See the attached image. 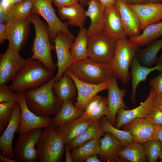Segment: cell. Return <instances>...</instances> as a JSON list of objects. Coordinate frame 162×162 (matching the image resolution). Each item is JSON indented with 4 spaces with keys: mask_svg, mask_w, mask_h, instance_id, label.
Returning a JSON list of instances; mask_svg holds the SVG:
<instances>
[{
    "mask_svg": "<svg viewBox=\"0 0 162 162\" xmlns=\"http://www.w3.org/2000/svg\"><path fill=\"white\" fill-rule=\"evenodd\" d=\"M84 111L76 107L73 100L64 101L59 110L52 118L51 124L55 127L61 125L80 118Z\"/></svg>",
    "mask_w": 162,
    "mask_h": 162,
    "instance_id": "obj_28",
    "label": "cell"
},
{
    "mask_svg": "<svg viewBox=\"0 0 162 162\" xmlns=\"http://www.w3.org/2000/svg\"><path fill=\"white\" fill-rule=\"evenodd\" d=\"M34 27L35 35L31 51L32 56L29 59L40 61L48 70L53 72L56 68L53 61L51 50H54L50 40L48 25L37 14L32 13L28 18Z\"/></svg>",
    "mask_w": 162,
    "mask_h": 162,
    "instance_id": "obj_3",
    "label": "cell"
},
{
    "mask_svg": "<svg viewBox=\"0 0 162 162\" xmlns=\"http://www.w3.org/2000/svg\"><path fill=\"white\" fill-rule=\"evenodd\" d=\"M58 13L61 20H67L69 26L80 28L84 27L87 17L86 11L79 3L58 8Z\"/></svg>",
    "mask_w": 162,
    "mask_h": 162,
    "instance_id": "obj_26",
    "label": "cell"
},
{
    "mask_svg": "<svg viewBox=\"0 0 162 162\" xmlns=\"http://www.w3.org/2000/svg\"><path fill=\"white\" fill-rule=\"evenodd\" d=\"M79 2V0H54L52 3L58 8L77 3Z\"/></svg>",
    "mask_w": 162,
    "mask_h": 162,
    "instance_id": "obj_44",
    "label": "cell"
},
{
    "mask_svg": "<svg viewBox=\"0 0 162 162\" xmlns=\"http://www.w3.org/2000/svg\"><path fill=\"white\" fill-rule=\"evenodd\" d=\"M16 102L0 103V134L5 130L12 116L15 104Z\"/></svg>",
    "mask_w": 162,
    "mask_h": 162,
    "instance_id": "obj_38",
    "label": "cell"
},
{
    "mask_svg": "<svg viewBox=\"0 0 162 162\" xmlns=\"http://www.w3.org/2000/svg\"><path fill=\"white\" fill-rule=\"evenodd\" d=\"M127 4L136 16L140 22L141 30L148 25L162 20L161 3Z\"/></svg>",
    "mask_w": 162,
    "mask_h": 162,
    "instance_id": "obj_16",
    "label": "cell"
},
{
    "mask_svg": "<svg viewBox=\"0 0 162 162\" xmlns=\"http://www.w3.org/2000/svg\"><path fill=\"white\" fill-rule=\"evenodd\" d=\"M53 88L55 94L63 101L73 100L77 94V88L74 81L65 73L58 81L54 82Z\"/></svg>",
    "mask_w": 162,
    "mask_h": 162,
    "instance_id": "obj_27",
    "label": "cell"
},
{
    "mask_svg": "<svg viewBox=\"0 0 162 162\" xmlns=\"http://www.w3.org/2000/svg\"><path fill=\"white\" fill-rule=\"evenodd\" d=\"M130 76L132 78L131 99L132 103L136 102V95L137 87L141 82H145L148 74L151 72L158 70L159 73L162 72V62L157 63L154 67H149L142 65L138 61L136 56L131 66Z\"/></svg>",
    "mask_w": 162,
    "mask_h": 162,
    "instance_id": "obj_24",
    "label": "cell"
},
{
    "mask_svg": "<svg viewBox=\"0 0 162 162\" xmlns=\"http://www.w3.org/2000/svg\"><path fill=\"white\" fill-rule=\"evenodd\" d=\"M154 139L162 143V126L156 128Z\"/></svg>",
    "mask_w": 162,
    "mask_h": 162,
    "instance_id": "obj_51",
    "label": "cell"
},
{
    "mask_svg": "<svg viewBox=\"0 0 162 162\" xmlns=\"http://www.w3.org/2000/svg\"><path fill=\"white\" fill-rule=\"evenodd\" d=\"M28 18L13 16L7 23V39L8 46L19 53L27 42L30 32V23Z\"/></svg>",
    "mask_w": 162,
    "mask_h": 162,
    "instance_id": "obj_10",
    "label": "cell"
},
{
    "mask_svg": "<svg viewBox=\"0 0 162 162\" xmlns=\"http://www.w3.org/2000/svg\"><path fill=\"white\" fill-rule=\"evenodd\" d=\"M20 105L18 102H16L15 104L11 119L0 138V149L2 154L14 160L12 142L14 135L17 132L20 126Z\"/></svg>",
    "mask_w": 162,
    "mask_h": 162,
    "instance_id": "obj_17",
    "label": "cell"
},
{
    "mask_svg": "<svg viewBox=\"0 0 162 162\" xmlns=\"http://www.w3.org/2000/svg\"><path fill=\"white\" fill-rule=\"evenodd\" d=\"M98 155H94L90 156L87 158L86 162H100V160L98 158Z\"/></svg>",
    "mask_w": 162,
    "mask_h": 162,
    "instance_id": "obj_53",
    "label": "cell"
},
{
    "mask_svg": "<svg viewBox=\"0 0 162 162\" xmlns=\"http://www.w3.org/2000/svg\"><path fill=\"white\" fill-rule=\"evenodd\" d=\"M33 13L41 16L46 21L49 27L50 40L53 44L57 34L61 32L69 35L74 40L76 37L71 33L68 28V21L62 22L56 14L52 5L54 0H32Z\"/></svg>",
    "mask_w": 162,
    "mask_h": 162,
    "instance_id": "obj_8",
    "label": "cell"
},
{
    "mask_svg": "<svg viewBox=\"0 0 162 162\" xmlns=\"http://www.w3.org/2000/svg\"><path fill=\"white\" fill-rule=\"evenodd\" d=\"M145 118L156 128L162 126V111L158 108L152 106Z\"/></svg>",
    "mask_w": 162,
    "mask_h": 162,
    "instance_id": "obj_39",
    "label": "cell"
},
{
    "mask_svg": "<svg viewBox=\"0 0 162 162\" xmlns=\"http://www.w3.org/2000/svg\"><path fill=\"white\" fill-rule=\"evenodd\" d=\"M162 62V55L158 57L157 58V63H160Z\"/></svg>",
    "mask_w": 162,
    "mask_h": 162,
    "instance_id": "obj_56",
    "label": "cell"
},
{
    "mask_svg": "<svg viewBox=\"0 0 162 162\" xmlns=\"http://www.w3.org/2000/svg\"><path fill=\"white\" fill-rule=\"evenodd\" d=\"M162 48V38L152 43L144 49H139L136 57L142 65L152 67L157 63V55Z\"/></svg>",
    "mask_w": 162,
    "mask_h": 162,
    "instance_id": "obj_30",
    "label": "cell"
},
{
    "mask_svg": "<svg viewBox=\"0 0 162 162\" xmlns=\"http://www.w3.org/2000/svg\"><path fill=\"white\" fill-rule=\"evenodd\" d=\"M23 0H0V7L9 10L14 4Z\"/></svg>",
    "mask_w": 162,
    "mask_h": 162,
    "instance_id": "obj_46",
    "label": "cell"
},
{
    "mask_svg": "<svg viewBox=\"0 0 162 162\" xmlns=\"http://www.w3.org/2000/svg\"><path fill=\"white\" fill-rule=\"evenodd\" d=\"M117 41L103 31L88 38V58L97 62L111 67Z\"/></svg>",
    "mask_w": 162,
    "mask_h": 162,
    "instance_id": "obj_7",
    "label": "cell"
},
{
    "mask_svg": "<svg viewBox=\"0 0 162 162\" xmlns=\"http://www.w3.org/2000/svg\"><path fill=\"white\" fill-rule=\"evenodd\" d=\"M88 9L86 15L91 20L87 29L88 38L95 36L103 31L105 20V7L98 0H87Z\"/></svg>",
    "mask_w": 162,
    "mask_h": 162,
    "instance_id": "obj_20",
    "label": "cell"
},
{
    "mask_svg": "<svg viewBox=\"0 0 162 162\" xmlns=\"http://www.w3.org/2000/svg\"><path fill=\"white\" fill-rule=\"evenodd\" d=\"M153 106L162 111V94L157 95L153 102Z\"/></svg>",
    "mask_w": 162,
    "mask_h": 162,
    "instance_id": "obj_49",
    "label": "cell"
},
{
    "mask_svg": "<svg viewBox=\"0 0 162 162\" xmlns=\"http://www.w3.org/2000/svg\"><path fill=\"white\" fill-rule=\"evenodd\" d=\"M104 133V137L100 139L99 159L101 162H125L118 154L122 147L120 142L111 134Z\"/></svg>",
    "mask_w": 162,
    "mask_h": 162,
    "instance_id": "obj_22",
    "label": "cell"
},
{
    "mask_svg": "<svg viewBox=\"0 0 162 162\" xmlns=\"http://www.w3.org/2000/svg\"><path fill=\"white\" fill-rule=\"evenodd\" d=\"M68 69L78 79L93 84L108 81L114 75L111 66L97 62L89 58L74 61Z\"/></svg>",
    "mask_w": 162,
    "mask_h": 162,
    "instance_id": "obj_6",
    "label": "cell"
},
{
    "mask_svg": "<svg viewBox=\"0 0 162 162\" xmlns=\"http://www.w3.org/2000/svg\"><path fill=\"white\" fill-rule=\"evenodd\" d=\"M94 120L88 118H78L55 127L63 137L65 143H68L83 133Z\"/></svg>",
    "mask_w": 162,
    "mask_h": 162,
    "instance_id": "obj_25",
    "label": "cell"
},
{
    "mask_svg": "<svg viewBox=\"0 0 162 162\" xmlns=\"http://www.w3.org/2000/svg\"><path fill=\"white\" fill-rule=\"evenodd\" d=\"M100 139L87 141L73 149L71 154L73 162H83L90 156L99 155L100 152Z\"/></svg>",
    "mask_w": 162,
    "mask_h": 162,
    "instance_id": "obj_31",
    "label": "cell"
},
{
    "mask_svg": "<svg viewBox=\"0 0 162 162\" xmlns=\"http://www.w3.org/2000/svg\"><path fill=\"white\" fill-rule=\"evenodd\" d=\"M125 162H145L146 158L142 144L134 141L122 147L118 152Z\"/></svg>",
    "mask_w": 162,
    "mask_h": 162,
    "instance_id": "obj_34",
    "label": "cell"
},
{
    "mask_svg": "<svg viewBox=\"0 0 162 162\" xmlns=\"http://www.w3.org/2000/svg\"><path fill=\"white\" fill-rule=\"evenodd\" d=\"M55 77L40 87L24 92L27 106L32 112L40 116H55L63 101L55 94L53 85Z\"/></svg>",
    "mask_w": 162,
    "mask_h": 162,
    "instance_id": "obj_1",
    "label": "cell"
},
{
    "mask_svg": "<svg viewBox=\"0 0 162 162\" xmlns=\"http://www.w3.org/2000/svg\"><path fill=\"white\" fill-rule=\"evenodd\" d=\"M148 85L154 90L157 95L162 94V72L152 79Z\"/></svg>",
    "mask_w": 162,
    "mask_h": 162,
    "instance_id": "obj_43",
    "label": "cell"
},
{
    "mask_svg": "<svg viewBox=\"0 0 162 162\" xmlns=\"http://www.w3.org/2000/svg\"><path fill=\"white\" fill-rule=\"evenodd\" d=\"M18 94L12 90L7 85H0V103L18 102Z\"/></svg>",
    "mask_w": 162,
    "mask_h": 162,
    "instance_id": "obj_40",
    "label": "cell"
},
{
    "mask_svg": "<svg viewBox=\"0 0 162 162\" xmlns=\"http://www.w3.org/2000/svg\"><path fill=\"white\" fill-rule=\"evenodd\" d=\"M26 61L8 46L5 52L0 56V85L11 82Z\"/></svg>",
    "mask_w": 162,
    "mask_h": 162,
    "instance_id": "obj_12",
    "label": "cell"
},
{
    "mask_svg": "<svg viewBox=\"0 0 162 162\" xmlns=\"http://www.w3.org/2000/svg\"><path fill=\"white\" fill-rule=\"evenodd\" d=\"M21 108V121L17 132L18 135L39 128H44L51 124L50 116H40L32 112L26 104L24 92L18 93Z\"/></svg>",
    "mask_w": 162,
    "mask_h": 162,
    "instance_id": "obj_13",
    "label": "cell"
},
{
    "mask_svg": "<svg viewBox=\"0 0 162 162\" xmlns=\"http://www.w3.org/2000/svg\"><path fill=\"white\" fill-rule=\"evenodd\" d=\"M42 128L19 135L13 148L16 162H36L38 161L36 146L40 139Z\"/></svg>",
    "mask_w": 162,
    "mask_h": 162,
    "instance_id": "obj_9",
    "label": "cell"
},
{
    "mask_svg": "<svg viewBox=\"0 0 162 162\" xmlns=\"http://www.w3.org/2000/svg\"><path fill=\"white\" fill-rule=\"evenodd\" d=\"M127 4H132L148 3H161L162 0H124Z\"/></svg>",
    "mask_w": 162,
    "mask_h": 162,
    "instance_id": "obj_48",
    "label": "cell"
},
{
    "mask_svg": "<svg viewBox=\"0 0 162 162\" xmlns=\"http://www.w3.org/2000/svg\"><path fill=\"white\" fill-rule=\"evenodd\" d=\"M103 32L117 40L128 36L119 12L115 5L105 7Z\"/></svg>",
    "mask_w": 162,
    "mask_h": 162,
    "instance_id": "obj_21",
    "label": "cell"
},
{
    "mask_svg": "<svg viewBox=\"0 0 162 162\" xmlns=\"http://www.w3.org/2000/svg\"><path fill=\"white\" fill-rule=\"evenodd\" d=\"M140 46L131 41L127 37L117 40L111 68L114 75L124 86L129 82L130 73L129 69Z\"/></svg>",
    "mask_w": 162,
    "mask_h": 162,
    "instance_id": "obj_5",
    "label": "cell"
},
{
    "mask_svg": "<svg viewBox=\"0 0 162 162\" xmlns=\"http://www.w3.org/2000/svg\"><path fill=\"white\" fill-rule=\"evenodd\" d=\"M142 31L139 35L129 38L131 41L139 46H147L162 35V20L148 25Z\"/></svg>",
    "mask_w": 162,
    "mask_h": 162,
    "instance_id": "obj_29",
    "label": "cell"
},
{
    "mask_svg": "<svg viewBox=\"0 0 162 162\" xmlns=\"http://www.w3.org/2000/svg\"><path fill=\"white\" fill-rule=\"evenodd\" d=\"M108 110L106 98L103 97L102 100L96 108L86 118L93 120L100 119L102 116H106Z\"/></svg>",
    "mask_w": 162,
    "mask_h": 162,
    "instance_id": "obj_41",
    "label": "cell"
},
{
    "mask_svg": "<svg viewBox=\"0 0 162 162\" xmlns=\"http://www.w3.org/2000/svg\"><path fill=\"white\" fill-rule=\"evenodd\" d=\"M63 136L51 124L44 128L36 146L39 162L62 161L65 151Z\"/></svg>",
    "mask_w": 162,
    "mask_h": 162,
    "instance_id": "obj_4",
    "label": "cell"
},
{
    "mask_svg": "<svg viewBox=\"0 0 162 162\" xmlns=\"http://www.w3.org/2000/svg\"><path fill=\"white\" fill-rule=\"evenodd\" d=\"M117 79L113 75L108 81V95L106 98L108 110L105 116L110 123L115 127L116 116L121 108L128 110L125 104L123 98L126 94L125 89H120L118 85Z\"/></svg>",
    "mask_w": 162,
    "mask_h": 162,
    "instance_id": "obj_14",
    "label": "cell"
},
{
    "mask_svg": "<svg viewBox=\"0 0 162 162\" xmlns=\"http://www.w3.org/2000/svg\"><path fill=\"white\" fill-rule=\"evenodd\" d=\"M53 74L40 61L26 59L9 87L17 93L23 92L40 87L51 79Z\"/></svg>",
    "mask_w": 162,
    "mask_h": 162,
    "instance_id": "obj_2",
    "label": "cell"
},
{
    "mask_svg": "<svg viewBox=\"0 0 162 162\" xmlns=\"http://www.w3.org/2000/svg\"><path fill=\"white\" fill-rule=\"evenodd\" d=\"M104 134L101 129L100 119L94 120L83 133L68 143L69 148L70 150H72L87 141L100 139Z\"/></svg>",
    "mask_w": 162,
    "mask_h": 162,
    "instance_id": "obj_32",
    "label": "cell"
},
{
    "mask_svg": "<svg viewBox=\"0 0 162 162\" xmlns=\"http://www.w3.org/2000/svg\"><path fill=\"white\" fill-rule=\"evenodd\" d=\"M154 90L151 87L149 94L146 99L137 107L131 110L123 108L120 109L117 113L115 127L119 129L133 119L138 118H145L150 109L156 95Z\"/></svg>",
    "mask_w": 162,
    "mask_h": 162,
    "instance_id": "obj_18",
    "label": "cell"
},
{
    "mask_svg": "<svg viewBox=\"0 0 162 162\" xmlns=\"http://www.w3.org/2000/svg\"><path fill=\"white\" fill-rule=\"evenodd\" d=\"M0 161L3 162H16L14 160L10 159L1 153L0 154Z\"/></svg>",
    "mask_w": 162,
    "mask_h": 162,
    "instance_id": "obj_54",
    "label": "cell"
},
{
    "mask_svg": "<svg viewBox=\"0 0 162 162\" xmlns=\"http://www.w3.org/2000/svg\"><path fill=\"white\" fill-rule=\"evenodd\" d=\"M74 40L67 34L61 32L56 37L53 43L56 53L58 67V72L55 76V81H58L66 70L74 61L70 50Z\"/></svg>",
    "mask_w": 162,
    "mask_h": 162,
    "instance_id": "obj_11",
    "label": "cell"
},
{
    "mask_svg": "<svg viewBox=\"0 0 162 162\" xmlns=\"http://www.w3.org/2000/svg\"><path fill=\"white\" fill-rule=\"evenodd\" d=\"M88 39L87 29L84 27L80 28L70 50L74 61H82L88 58Z\"/></svg>",
    "mask_w": 162,
    "mask_h": 162,
    "instance_id": "obj_33",
    "label": "cell"
},
{
    "mask_svg": "<svg viewBox=\"0 0 162 162\" xmlns=\"http://www.w3.org/2000/svg\"><path fill=\"white\" fill-rule=\"evenodd\" d=\"M32 0H24L13 5L9 10L12 16L20 18H28L32 12Z\"/></svg>",
    "mask_w": 162,
    "mask_h": 162,
    "instance_id": "obj_36",
    "label": "cell"
},
{
    "mask_svg": "<svg viewBox=\"0 0 162 162\" xmlns=\"http://www.w3.org/2000/svg\"><path fill=\"white\" fill-rule=\"evenodd\" d=\"M159 158L161 160L160 162H162V148L160 154Z\"/></svg>",
    "mask_w": 162,
    "mask_h": 162,
    "instance_id": "obj_57",
    "label": "cell"
},
{
    "mask_svg": "<svg viewBox=\"0 0 162 162\" xmlns=\"http://www.w3.org/2000/svg\"><path fill=\"white\" fill-rule=\"evenodd\" d=\"M13 17L9 10L0 7V22L6 23Z\"/></svg>",
    "mask_w": 162,
    "mask_h": 162,
    "instance_id": "obj_45",
    "label": "cell"
},
{
    "mask_svg": "<svg viewBox=\"0 0 162 162\" xmlns=\"http://www.w3.org/2000/svg\"><path fill=\"white\" fill-rule=\"evenodd\" d=\"M123 129L130 134L134 141L142 144L154 139L156 128L145 118H138L124 125Z\"/></svg>",
    "mask_w": 162,
    "mask_h": 162,
    "instance_id": "obj_19",
    "label": "cell"
},
{
    "mask_svg": "<svg viewBox=\"0 0 162 162\" xmlns=\"http://www.w3.org/2000/svg\"><path fill=\"white\" fill-rule=\"evenodd\" d=\"M80 4L83 7L87 5V0H79Z\"/></svg>",
    "mask_w": 162,
    "mask_h": 162,
    "instance_id": "obj_55",
    "label": "cell"
},
{
    "mask_svg": "<svg viewBox=\"0 0 162 162\" xmlns=\"http://www.w3.org/2000/svg\"><path fill=\"white\" fill-rule=\"evenodd\" d=\"M103 131L109 132L115 136L120 142L122 147L134 141L130 134L127 131L121 130L113 126L106 116L100 119Z\"/></svg>",
    "mask_w": 162,
    "mask_h": 162,
    "instance_id": "obj_35",
    "label": "cell"
},
{
    "mask_svg": "<svg viewBox=\"0 0 162 162\" xmlns=\"http://www.w3.org/2000/svg\"><path fill=\"white\" fill-rule=\"evenodd\" d=\"M105 7L114 5L116 0H98Z\"/></svg>",
    "mask_w": 162,
    "mask_h": 162,
    "instance_id": "obj_52",
    "label": "cell"
},
{
    "mask_svg": "<svg viewBox=\"0 0 162 162\" xmlns=\"http://www.w3.org/2000/svg\"><path fill=\"white\" fill-rule=\"evenodd\" d=\"M6 23L0 22V44L3 43L7 39Z\"/></svg>",
    "mask_w": 162,
    "mask_h": 162,
    "instance_id": "obj_47",
    "label": "cell"
},
{
    "mask_svg": "<svg viewBox=\"0 0 162 162\" xmlns=\"http://www.w3.org/2000/svg\"><path fill=\"white\" fill-rule=\"evenodd\" d=\"M102 98L103 97L97 94L94 95L87 104L84 113L79 118H86L96 108L101 101Z\"/></svg>",
    "mask_w": 162,
    "mask_h": 162,
    "instance_id": "obj_42",
    "label": "cell"
},
{
    "mask_svg": "<svg viewBox=\"0 0 162 162\" xmlns=\"http://www.w3.org/2000/svg\"><path fill=\"white\" fill-rule=\"evenodd\" d=\"M120 14L126 33L129 37L139 35L140 23L135 13L124 0H116L114 4Z\"/></svg>",
    "mask_w": 162,
    "mask_h": 162,
    "instance_id": "obj_23",
    "label": "cell"
},
{
    "mask_svg": "<svg viewBox=\"0 0 162 162\" xmlns=\"http://www.w3.org/2000/svg\"><path fill=\"white\" fill-rule=\"evenodd\" d=\"M64 149L65 153V162H72L73 160L72 158L71 152L68 143H65L64 144Z\"/></svg>",
    "mask_w": 162,
    "mask_h": 162,
    "instance_id": "obj_50",
    "label": "cell"
},
{
    "mask_svg": "<svg viewBox=\"0 0 162 162\" xmlns=\"http://www.w3.org/2000/svg\"><path fill=\"white\" fill-rule=\"evenodd\" d=\"M142 145L148 161L156 162L162 148V143L153 139L143 143Z\"/></svg>",
    "mask_w": 162,
    "mask_h": 162,
    "instance_id": "obj_37",
    "label": "cell"
},
{
    "mask_svg": "<svg viewBox=\"0 0 162 162\" xmlns=\"http://www.w3.org/2000/svg\"><path fill=\"white\" fill-rule=\"evenodd\" d=\"M68 75L74 81L77 88V96L74 105L77 108L85 110L87 104L95 95L102 91L107 90L108 81L98 84H93L83 82L76 77L68 69L64 72Z\"/></svg>",
    "mask_w": 162,
    "mask_h": 162,
    "instance_id": "obj_15",
    "label": "cell"
}]
</instances>
